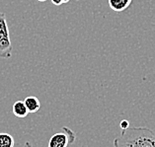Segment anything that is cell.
<instances>
[{
    "label": "cell",
    "instance_id": "1",
    "mask_svg": "<svg viewBox=\"0 0 155 147\" xmlns=\"http://www.w3.org/2000/svg\"><path fill=\"white\" fill-rule=\"evenodd\" d=\"M114 147H155V132L147 127H127L114 139Z\"/></svg>",
    "mask_w": 155,
    "mask_h": 147
},
{
    "label": "cell",
    "instance_id": "4",
    "mask_svg": "<svg viewBox=\"0 0 155 147\" xmlns=\"http://www.w3.org/2000/svg\"><path fill=\"white\" fill-rule=\"evenodd\" d=\"M132 0H108V4L115 12H123L131 5Z\"/></svg>",
    "mask_w": 155,
    "mask_h": 147
},
{
    "label": "cell",
    "instance_id": "11",
    "mask_svg": "<svg viewBox=\"0 0 155 147\" xmlns=\"http://www.w3.org/2000/svg\"><path fill=\"white\" fill-rule=\"evenodd\" d=\"M38 1H40V2H45V1H47V0H38Z\"/></svg>",
    "mask_w": 155,
    "mask_h": 147
},
{
    "label": "cell",
    "instance_id": "2",
    "mask_svg": "<svg viewBox=\"0 0 155 147\" xmlns=\"http://www.w3.org/2000/svg\"><path fill=\"white\" fill-rule=\"evenodd\" d=\"M12 43L6 16L0 12V58H10L12 56Z\"/></svg>",
    "mask_w": 155,
    "mask_h": 147
},
{
    "label": "cell",
    "instance_id": "5",
    "mask_svg": "<svg viewBox=\"0 0 155 147\" xmlns=\"http://www.w3.org/2000/svg\"><path fill=\"white\" fill-rule=\"evenodd\" d=\"M12 112L15 116L19 119H24L29 115L28 109L26 107L24 101H16L12 107Z\"/></svg>",
    "mask_w": 155,
    "mask_h": 147
},
{
    "label": "cell",
    "instance_id": "9",
    "mask_svg": "<svg viewBox=\"0 0 155 147\" xmlns=\"http://www.w3.org/2000/svg\"><path fill=\"white\" fill-rule=\"evenodd\" d=\"M120 129H122V130L127 129V127H130V122H128L127 120L124 119V120H122V122H120Z\"/></svg>",
    "mask_w": 155,
    "mask_h": 147
},
{
    "label": "cell",
    "instance_id": "7",
    "mask_svg": "<svg viewBox=\"0 0 155 147\" xmlns=\"http://www.w3.org/2000/svg\"><path fill=\"white\" fill-rule=\"evenodd\" d=\"M15 140L11 134L0 132V147H14Z\"/></svg>",
    "mask_w": 155,
    "mask_h": 147
},
{
    "label": "cell",
    "instance_id": "8",
    "mask_svg": "<svg viewBox=\"0 0 155 147\" xmlns=\"http://www.w3.org/2000/svg\"><path fill=\"white\" fill-rule=\"evenodd\" d=\"M51 3L55 6H60V5H63V4H66L68 3L70 0H51Z\"/></svg>",
    "mask_w": 155,
    "mask_h": 147
},
{
    "label": "cell",
    "instance_id": "6",
    "mask_svg": "<svg viewBox=\"0 0 155 147\" xmlns=\"http://www.w3.org/2000/svg\"><path fill=\"white\" fill-rule=\"evenodd\" d=\"M24 103L28 109L29 114H35L41 109V102L35 96H29L24 100Z\"/></svg>",
    "mask_w": 155,
    "mask_h": 147
},
{
    "label": "cell",
    "instance_id": "3",
    "mask_svg": "<svg viewBox=\"0 0 155 147\" xmlns=\"http://www.w3.org/2000/svg\"><path fill=\"white\" fill-rule=\"evenodd\" d=\"M76 139V133L67 126H62L60 132L54 133L48 140V147H70Z\"/></svg>",
    "mask_w": 155,
    "mask_h": 147
},
{
    "label": "cell",
    "instance_id": "10",
    "mask_svg": "<svg viewBox=\"0 0 155 147\" xmlns=\"http://www.w3.org/2000/svg\"><path fill=\"white\" fill-rule=\"evenodd\" d=\"M25 147H33V146H32V144L29 141H27V142L25 143Z\"/></svg>",
    "mask_w": 155,
    "mask_h": 147
}]
</instances>
